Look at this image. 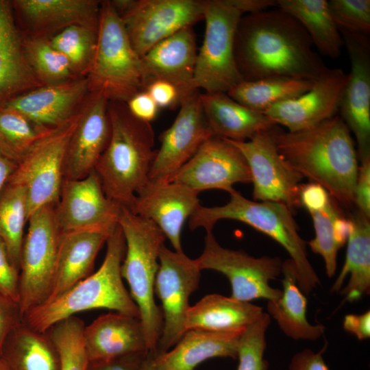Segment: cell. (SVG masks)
<instances>
[{
  "instance_id": "cell-51",
  "label": "cell",
  "mask_w": 370,
  "mask_h": 370,
  "mask_svg": "<svg viewBox=\"0 0 370 370\" xmlns=\"http://www.w3.org/2000/svg\"><path fill=\"white\" fill-rule=\"evenodd\" d=\"M345 331L355 335L358 340H365L370 336V311L361 314H349L343 321Z\"/></svg>"
},
{
  "instance_id": "cell-28",
  "label": "cell",
  "mask_w": 370,
  "mask_h": 370,
  "mask_svg": "<svg viewBox=\"0 0 370 370\" xmlns=\"http://www.w3.org/2000/svg\"><path fill=\"white\" fill-rule=\"evenodd\" d=\"M109 236L92 231L60 232L53 286L45 302L63 295L92 273L97 256Z\"/></svg>"
},
{
  "instance_id": "cell-46",
  "label": "cell",
  "mask_w": 370,
  "mask_h": 370,
  "mask_svg": "<svg viewBox=\"0 0 370 370\" xmlns=\"http://www.w3.org/2000/svg\"><path fill=\"white\" fill-rule=\"evenodd\" d=\"M332 197L320 184L310 182L301 184L299 191L300 206L309 213L324 209L330 204Z\"/></svg>"
},
{
  "instance_id": "cell-37",
  "label": "cell",
  "mask_w": 370,
  "mask_h": 370,
  "mask_svg": "<svg viewBox=\"0 0 370 370\" xmlns=\"http://www.w3.org/2000/svg\"><path fill=\"white\" fill-rule=\"evenodd\" d=\"M27 223V193L21 185L6 184L0 197V238L12 264L19 271Z\"/></svg>"
},
{
  "instance_id": "cell-42",
  "label": "cell",
  "mask_w": 370,
  "mask_h": 370,
  "mask_svg": "<svg viewBox=\"0 0 370 370\" xmlns=\"http://www.w3.org/2000/svg\"><path fill=\"white\" fill-rule=\"evenodd\" d=\"M271 317L263 312L260 317L247 327L238 343L237 370H268V362L264 358L266 348V332Z\"/></svg>"
},
{
  "instance_id": "cell-7",
  "label": "cell",
  "mask_w": 370,
  "mask_h": 370,
  "mask_svg": "<svg viewBox=\"0 0 370 370\" xmlns=\"http://www.w3.org/2000/svg\"><path fill=\"white\" fill-rule=\"evenodd\" d=\"M90 91L126 103L145 90L140 57L133 48L111 1L101 3L96 51L87 75Z\"/></svg>"
},
{
  "instance_id": "cell-4",
  "label": "cell",
  "mask_w": 370,
  "mask_h": 370,
  "mask_svg": "<svg viewBox=\"0 0 370 370\" xmlns=\"http://www.w3.org/2000/svg\"><path fill=\"white\" fill-rule=\"evenodd\" d=\"M106 243L104 260L96 272L60 297L32 309L23 317V322L36 332L46 333L57 323L92 309H108L140 319L138 308L122 280L126 245L119 225Z\"/></svg>"
},
{
  "instance_id": "cell-50",
  "label": "cell",
  "mask_w": 370,
  "mask_h": 370,
  "mask_svg": "<svg viewBox=\"0 0 370 370\" xmlns=\"http://www.w3.org/2000/svg\"><path fill=\"white\" fill-rule=\"evenodd\" d=\"M328 345L327 341L319 352H314L310 349L297 353L292 358L288 366L289 370H330L325 364L323 354Z\"/></svg>"
},
{
  "instance_id": "cell-3",
  "label": "cell",
  "mask_w": 370,
  "mask_h": 370,
  "mask_svg": "<svg viewBox=\"0 0 370 370\" xmlns=\"http://www.w3.org/2000/svg\"><path fill=\"white\" fill-rule=\"evenodd\" d=\"M111 134L94 171L108 197L125 207L149 182L156 154L150 123L132 116L125 103L109 101Z\"/></svg>"
},
{
  "instance_id": "cell-47",
  "label": "cell",
  "mask_w": 370,
  "mask_h": 370,
  "mask_svg": "<svg viewBox=\"0 0 370 370\" xmlns=\"http://www.w3.org/2000/svg\"><path fill=\"white\" fill-rule=\"evenodd\" d=\"M360 162L354 189V206L370 219V158Z\"/></svg>"
},
{
  "instance_id": "cell-20",
  "label": "cell",
  "mask_w": 370,
  "mask_h": 370,
  "mask_svg": "<svg viewBox=\"0 0 370 370\" xmlns=\"http://www.w3.org/2000/svg\"><path fill=\"white\" fill-rule=\"evenodd\" d=\"M197 191L173 182H149L135 195L127 208L153 222L176 251H182L184 224L200 206Z\"/></svg>"
},
{
  "instance_id": "cell-38",
  "label": "cell",
  "mask_w": 370,
  "mask_h": 370,
  "mask_svg": "<svg viewBox=\"0 0 370 370\" xmlns=\"http://www.w3.org/2000/svg\"><path fill=\"white\" fill-rule=\"evenodd\" d=\"M51 130L38 127L13 108L0 106V153L16 164Z\"/></svg>"
},
{
  "instance_id": "cell-14",
  "label": "cell",
  "mask_w": 370,
  "mask_h": 370,
  "mask_svg": "<svg viewBox=\"0 0 370 370\" xmlns=\"http://www.w3.org/2000/svg\"><path fill=\"white\" fill-rule=\"evenodd\" d=\"M121 208L107 197L92 170L82 179H64L54 214L60 232L92 231L110 235L119 225Z\"/></svg>"
},
{
  "instance_id": "cell-9",
  "label": "cell",
  "mask_w": 370,
  "mask_h": 370,
  "mask_svg": "<svg viewBox=\"0 0 370 370\" xmlns=\"http://www.w3.org/2000/svg\"><path fill=\"white\" fill-rule=\"evenodd\" d=\"M54 206L38 208L27 221L19 269L18 307L22 319L45 303L52 289L60 236Z\"/></svg>"
},
{
  "instance_id": "cell-13",
  "label": "cell",
  "mask_w": 370,
  "mask_h": 370,
  "mask_svg": "<svg viewBox=\"0 0 370 370\" xmlns=\"http://www.w3.org/2000/svg\"><path fill=\"white\" fill-rule=\"evenodd\" d=\"M197 259L164 245L159 254L154 292L161 303L162 328L156 351L167 352L186 332L184 323L190 295L199 286L201 271Z\"/></svg>"
},
{
  "instance_id": "cell-39",
  "label": "cell",
  "mask_w": 370,
  "mask_h": 370,
  "mask_svg": "<svg viewBox=\"0 0 370 370\" xmlns=\"http://www.w3.org/2000/svg\"><path fill=\"white\" fill-rule=\"evenodd\" d=\"M23 36L27 60L42 85L60 84L78 78L69 60L52 46L49 38Z\"/></svg>"
},
{
  "instance_id": "cell-49",
  "label": "cell",
  "mask_w": 370,
  "mask_h": 370,
  "mask_svg": "<svg viewBox=\"0 0 370 370\" xmlns=\"http://www.w3.org/2000/svg\"><path fill=\"white\" fill-rule=\"evenodd\" d=\"M125 104L132 116L149 123L156 118L159 110L156 102L146 90L135 94Z\"/></svg>"
},
{
  "instance_id": "cell-45",
  "label": "cell",
  "mask_w": 370,
  "mask_h": 370,
  "mask_svg": "<svg viewBox=\"0 0 370 370\" xmlns=\"http://www.w3.org/2000/svg\"><path fill=\"white\" fill-rule=\"evenodd\" d=\"M146 90L159 108L175 107L180 105L183 99L178 88L173 84L161 79L149 82Z\"/></svg>"
},
{
  "instance_id": "cell-30",
  "label": "cell",
  "mask_w": 370,
  "mask_h": 370,
  "mask_svg": "<svg viewBox=\"0 0 370 370\" xmlns=\"http://www.w3.org/2000/svg\"><path fill=\"white\" fill-rule=\"evenodd\" d=\"M347 218L349 230L345 261L330 291H339L349 275L341 293L344 301L353 302L370 292V222L369 218L357 210Z\"/></svg>"
},
{
  "instance_id": "cell-10",
  "label": "cell",
  "mask_w": 370,
  "mask_h": 370,
  "mask_svg": "<svg viewBox=\"0 0 370 370\" xmlns=\"http://www.w3.org/2000/svg\"><path fill=\"white\" fill-rule=\"evenodd\" d=\"M78 117L79 112L69 122L38 140L17 164L8 181L7 184L25 188L27 221L38 208L56 206L58 201L64 179L66 149Z\"/></svg>"
},
{
  "instance_id": "cell-31",
  "label": "cell",
  "mask_w": 370,
  "mask_h": 370,
  "mask_svg": "<svg viewBox=\"0 0 370 370\" xmlns=\"http://www.w3.org/2000/svg\"><path fill=\"white\" fill-rule=\"evenodd\" d=\"M281 295L268 301L267 313L280 328L294 340L316 341L323 334V325H312L307 319L308 300L297 284L295 266L291 259L282 262Z\"/></svg>"
},
{
  "instance_id": "cell-18",
  "label": "cell",
  "mask_w": 370,
  "mask_h": 370,
  "mask_svg": "<svg viewBox=\"0 0 370 370\" xmlns=\"http://www.w3.org/2000/svg\"><path fill=\"white\" fill-rule=\"evenodd\" d=\"M338 29L351 65L338 112L356 138L361 162L370 158V41L369 35Z\"/></svg>"
},
{
  "instance_id": "cell-40",
  "label": "cell",
  "mask_w": 370,
  "mask_h": 370,
  "mask_svg": "<svg viewBox=\"0 0 370 370\" xmlns=\"http://www.w3.org/2000/svg\"><path fill=\"white\" fill-rule=\"evenodd\" d=\"M98 27L74 25L64 28L51 38L52 46L70 62L78 77L88 75L95 57Z\"/></svg>"
},
{
  "instance_id": "cell-22",
  "label": "cell",
  "mask_w": 370,
  "mask_h": 370,
  "mask_svg": "<svg viewBox=\"0 0 370 370\" xmlns=\"http://www.w3.org/2000/svg\"><path fill=\"white\" fill-rule=\"evenodd\" d=\"M90 92L87 77H78L34 88L2 105L18 111L42 129L54 130L79 112Z\"/></svg>"
},
{
  "instance_id": "cell-2",
  "label": "cell",
  "mask_w": 370,
  "mask_h": 370,
  "mask_svg": "<svg viewBox=\"0 0 370 370\" xmlns=\"http://www.w3.org/2000/svg\"><path fill=\"white\" fill-rule=\"evenodd\" d=\"M275 128L274 143L288 164L303 177L322 186L343 208H352L358 157L340 115L304 131L282 132Z\"/></svg>"
},
{
  "instance_id": "cell-5",
  "label": "cell",
  "mask_w": 370,
  "mask_h": 370,
  "mask_svg": "<svg viewBox=\"0 0 370 370\" xmlns=\"http://www.w3.org/2000/svg\"><path fill=\"white\" fill-rule=\"evenodd\" d=\"M230 195L229 201L223 206L200 205L188 219L190 229L202 227L206 232H212L214 225L221 219L244 223L271 237L288 252L295 266L298 286L305 295L320 284L308 258L306 242L299 236L293 212L287 206L250 200L236 190Z\"/></svg>"
},
{
  "instance_id": "cell-1",
  "label": "cell",
  "mask_w": 370,
  "mask_h": 370,
  "mask_svg": "<svg viewBox=\"0 0 370 370\" xmlns=\"http://www.w3.org/2000/svg\"><path fill=\"white\" fill-rule=\"evenodd\" d=\"M304 27L280 9L243 16L234 56L243 80L286 77L316 80L328 69Z\"/></svg>"
},
{
  "instance_id": "cell-36",
  "label": "cell",
  "mask_w": 370,
  "mask_h": 370,
  "mask_svg": "<svg viewBox=\"0 0 370 370\" xmlns=\"http://www.w3.org/2000/svg\"><path fill=\"white\" fill-rule=\"evenodd\" d=\"M315 232L313 239L306 242L311 251L320 255L326 274L336 273L338 250L347 243L349 225L343 208L332 198L324 209L309 213Z\"/></svg>"
},
{
  "instance_id": "cell-8",
  "label": "cell",
  "mask_w": 370,
  "mask_h": 370,
  "mask_svg": "<svg viewBox=\"0 0 370 370\" xmlns=\"http://www.w3.org/2000/svg\"><path fill=\"white\" fill-rule=\"evenodd\" d=\"M243 16L227 0H204L206 28L197 54L193 81L195 89L227 93L243 81L234 49L236 28Z\"/></svg>"
},
{
  "instance_id": "cell-19",
  "label": "cell",
  "mask_w": 370,
  "mask_h": 370,
  "mask_svg": "<svg viewBox=\"0 0 370 370\" xmlns=\"http://www.w3.org/2000/svg\"><path fill=\"white\" fill-rule=\"evenodd\" d=\"M348 80L341 69H328L305 93L278 103L263 114L289 132L314 127L337 114Z\"/></svg>"
},
{
  "instance_id": "cell-21",
  "label": "cell",
  "mask_w": 370,
  "mask_h": 370,
  "mask_svg": "<svg viewBox=\"0 0 370 370\" xmlns=\"http://www.w3.org/2000/svg\"><path fill=\"white\" fill-rule=\"evenodd\" d=\"M108 106L109 100L102 93L90 92L68 144L64 179H82L94 170L110 138Z\"/></svg>"
},
{
  "instance_id": "cell-27",
  "label": "cell",
  "mask_w": 370,
  "mask_h": 370,
  "mask_svg": "<svg viewBox=\"0 0 370 370\" xmlns=\"http://www.w3.org/2000/svg\"><path fill=\"white\" fill-rule=\"evenodd\" d=\"M243 331L188 330L173 349L163 353L156 350V368L157 370H195L198 365L210 358L236 359L238 340Z\"/></svg>"
},
{
  "instance_id": "cell-56",
  "label": "cell",
  "mask_w": 370,
  "mask_h": 370,
  "mask_svg": "<svg viewBox=\"0 0 370 370\" xmlns=\"http://www.w3.org/2000/svg\"><path fill=\"white\" fill-rule=\"evenodd\" d=\"M0 370H10L7 365L0 356Z\"/></svg>"
},
{
  "instance_id": "cell-33",
  "label": "cell",
  "mask_w": 370,
  "mask_h": 370,
  "mask_svg": "<svg viewBox=\"0 0 370 370\" xmlns=\"http://www.w3.org/2000/svg\"><path fill=\"white\" fill-rule=\"evenodd\" d=\"M0 356L10 370H60L59 356L48 334L23 321L7 337Z\"/></svg>"
},
{
  "instance_id": "cell-29",
  "label": "cell",
  "mask_w": 370,
  "mask_h": 370,
  "mask_svg": "<svg viewBox=\"0 0 370 370\" xmlns=\"http://www.w3.org/2000/svg\"><path fill=\"white\" fill-rule=\"evenodd\" d=\"M200 99L208 123L216 136L245 141L276 124L263 113L233 99L227 93L205 92Z\"/></svg>"
},
{
  "instance_id": "cell-43",
  "label": "cell",
  "mask_w": 370,
  "mask_h": 370,
  "mask_svg": "<svg viewBox=\"0 0 370 370\" xmlns=\"http://www.w3.org/2000/svg\"><path fill=\"white\" fill-rule=\"evenodd\" d=\"M328 3L331 16L338 29L369 34V0H330Z\"/></svg>"
},
{
  "instance_id": "cell-6",
  "label": "cell",
  "mask_w": 370,
  "mask_h": 370,
  "mask_svg": "<svg viewBox=\"0 0 370 370\" xmlns=\"http://www.w3.org/2000/svg\"><path fill=\"white\" fill-rule=\"evenodd\" d=\"M126 245L121 275L136 304L147 348L156 349L162 328V315L156 303L154 284L159 254L166 236L151 221L122 206L119 221Z\"/></svg>"
},
{
  "instance_id": "cell-17",
  "label": "cell",
  "mask_w": 370,
  "mask_h": 370,
  "mask_svg": "<svg viewBox=\"0 0 370 370\" xmlns=\"http://www.w3.org/2000/svg\"><path fill=\"white\" fill-rule=\"evenodd\" d=\"M168 182L184 185L199 193L219 189L232 193L237 183L251 182L249 166L237 147L213 136Z\"/></svg>"
},
{
  "instance_id": "cell-11",
  "label": "cell",
  "mask_w": 370,
  "mask_h": 370,
  "mask_svg": "<svg viewBox=\"0 0 370 370\" xmlns=\"http://www.w3.org/2000/svg\"><path fill=\"white\" fill-rule=\"evenodd\" d=\"M142 57L154 45L204 19V0L111 1Z\"/></svg>"
},
{
  "instance_id": "cell-54",
  "label": "cell",
  "mask_w": 370,
  "mask_h": 370,
  "mask_svg": "<svg viewBox=\"0 0 370 370\" xmlns=\"http://www.w3.org/2000/svg\"><path fill=\"white\" fill-rule=\"evenodd\" d=\"M17 164L0 153V197Z\"/></svg>"
},
{
  "instance_id": "cell-23",
  "label": "cell",
  "mask_w": 370,
  "mask_h": 370,
  "mask_svg": "<svg viewBox=\"0 0 370 370\" xmlns=\"http://www.w3.org/2000/svg\"><path fill=\"white\" fill-rule=\"evenodd\" d=\"M196 47L192 26L182 29L154 45L140 57L145 88L149 82L161 79L175 85L183 99L197 91L193 84Z\"/></svg>"
},
{
  "instance_id": "cell-52",
  "label": "cell",
  "mask_w": 370,
  "mask_h": 370,
  "mask_svg": "<svg viewBox=\"0 0 370 370\" xmlns=\"http://www.w3.org/2000/svg\"><path fill=\"white\" fill-rule=\"evenodd\" d=\"M148 353L149 352L120 357L91 367L93 370H139Z\"/></svg>"
},
{
  "instance_id": "cell-44",
  "label": "cell",
  "mask_w": 370,
  "mask_h": 370,
  "mask_svg": "<svg viewBox=\"0 0 370 370\" xmlns=\"http://www.w3.org/2000/svg\"><path fill=\"white\" fill-rule=\"evenodd\" d=\"M0 294L18 304L19 271L12 264L0 238Z\"/></svg>"
},
{
  "instance_id": "cell-34",
  "label": "cell",
  "mask_w": 370,
  "mask_h": 370,
  "mask_svg": "<svg viewBox=\"0 0 370 370\" xmlns=\"http://www.w3.org/2000/svg\"><path fill=\"white\" fill-rule=\"evenodd\" d=\"M278 9L297 19L308 34L313 45L325 56H340L344 45L326 0H278Z\"/></svg>"
},
{
  "instance_id": "cell-25",
  "label": "cell",
  "mask_w": 370,
  "mask_h": 370,
  "mask_svg": "<svg viewBox=\"0 0 370 370\" xmlns=\"http://www.w3.org/2000/svg\"><path fill=\"white\" fill-rule=\"evenodd\" d=\"M84 342L90 367L149 351L140 319L117 312L101 315L85 326Z\"/></svg>"
},
{
  "instance_id": "cell-48",
  "label": "cell",
  "mask_w": 370,
  "mask_h": 370,
  "mask_svg": "<svg viewBox=\"0 0 370 370\" xmlns=\"http://www.w3.org/2000/svg\"><path fill=\"white\" fill-rule=\"evenodd\" d=\"M21 322L18 304L0 294V352L8 335Z\"/></svg>"
},
{
  "instance_id": "cell-24",
  "label": "cell",
  "mask_w": 370,
  "mask_h": 370,
  "mask_svg": "<svg viewBox=\"0 0 370 370\" xmlns=\"http://www.w3.org/2000/svg\"><path fill=\"white\" fill-rule=\"evenodd\" d=\"M15 18L25 26V36L51 38L64 28L82 25L98 27L101 3L95 0H15Z\"/></svg>"
},
{
  "instance_id": "cell-16",
  "label": "cell",
  "mask_w": 370,
  "mask_h": 370,
  "mask_svg": "<svg viewBox=\"0 0 370 370\" xmlns=\"http://www.w3.org/2000/svg\"><path fill=\"white\" fill-rule=\"evenodd\" d=\"M172 125L160 136V147L149 174V182H168L199 147L214 136L195 91L184 98Z\"/></svg>"
},
{
  "instance_id": "cell-15",
  "label": "cell",
  "mask_w": 370,
  "mask_h": 370,
  "mask_svg": "<svg viewBox=\"0 0 370 370\" xmlns=\"http://www.w3.org/2000/svg\"><path fill=\"white\" fill-rule=\"evenodd\" d=\"M273 129L259 132L247 140H227L247 162L254 200L282 203L294 212L300 207L299 191L303 177L278 152L272 136Z\"/></svg>"
},
{
  "instance_id": "cell-41",
  "label": "cell",
  "mask_w": 370,
  "mask_h": 370,
  "mask_svg": "<svg viewBox=\"0 0 370 370\" xmlns=\"http://www.w3.org/2000/svg\"><path fill=\"white\" fill-rule=\"evenodd\" d=\"M84 327L80 319L73 316L46 332L58 352L60 370H88L90 367L84 342Z\"/></svg>"
},
{
  "instance_id": "cell-26",
  "label": "cell",
  "mask_w": 370,
  "mask_h": 370,
  "mask_svg": "<svg viewBox=\"0 0 370 370\" xmlns=\"http://www.w3.org/2000/svg\"><path fill=\"white\" fill-rule=\"evenodd\" d=\"M23 40L12 1L0 0V106L42 86L27 60Z\"/></svg>"
},
{
  "instance_id": "cell-35",
  "label": "cell",
  "mask_w": 370,
  "mask_h": 370,
  "mask_svg": "<svg viewBox=\"0 0 370 370\" xmlns=\"http://www.w3.org/2000/svg\"><path fill=\"white\" fill-rule=\"evenodd\" d=\"M314 81L286 77L243 80L227 94L237 102L263 113L278 103L305 93Z\"/></svg>"
},
{
  "instance_id": "cell-53",
  "label": "cell",
  "mask_w": 370,
  "mask_h": 370,
  "mask_svg": "<svg viewBox=\"0 0 370 370\" xmlns=\"http://www.w3.org/2000/svg\"><path fill=\"white\" fill-rule=\"evenodd\" d=\"M232 7L239 10L243 14H253L266 10L270 7L276 6L275 0H227Z\"/></svg>"
},
{
  "instance_id": "cell-55",
  "label": "cell",
  "mask_w": 370,
  "mask_h": 370,
  "mask_svg": "<svg viewBox=\"0 0 370 370\" xmlns=\"http://www.w3.org/2000/svg\"><path fill=\"white\" fill-rule=\"evenodd\" d=\"M155 354L156 350L149 351L139 370H157L154 362Z\"/></svg>"
},
{
  "instance_id": "cell-32",
  "label": "cell",
  "mask_w": 370,
  "mask_h": 370,
  "mask_svg": "<svg viewBox=\"0 0 370 370\" xmlns=\"http://www.w3.org/2000/svg\"><path fill=\"white\" fill-rule=\"evenodd\" d=\"M262 308L250 302L219 294L204 297L190 306L184 328L212 332H242L262 314Z\"/></svg>"
},
{
  "instance_id": "cell-12",
  "label": "cell",
  "mask_w": 370,
  "mask_h": 370,
  "mask_svg": "<svg viewBox=\"0 0 370 370\" xmlns=\"http://www.w3.org/2000/svg\"><path fill=\"white\" fill-rule=\"evenodd\" d=\"M196 259L201 270L216 271L227 277L233 299L245 302L256 299L271 301L282 294V290L270 285V281L282 273V262L278 257L255 258L243 250L223 247L212 232H208L203 251Z\"/></svg>"
}]
</instances>
